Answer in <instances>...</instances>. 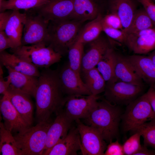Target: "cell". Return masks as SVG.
<instances>
[{
    "mask_svg": "<svg viewBox=\"0 0 155 155\" xmlns=\"http://www.w3.org/2000/svg\"><path fill=\"white\" fill-rule=\"evenodd\" d=\"M26 18L22 46L39 43L46 45L48 28L49 22L46 20L33 8L25 11Z\"/></svg>",
    "mask_w": 155,
    "mask_h": 155,
    "instance_id": "52a82bcc",
    "label": "cell"
},
{
    "mask_svg": "<svg viewBox=\"0 0 155 155\" xmlns=\"http://www.w3.org/2000/svg\"><path fill=\"white\" fill-rule=\"evenodd\" d=\"M73 121L60 110L48 130L46 143L43 153L65 138L71 127Z\"/></svg>",
    "mask_w": 155,
    "mask_h": 155,
    "instance_id": "5bb4252c",
    "label": "cell"
},
{
    "mask_svg": "<svg viewBox=\"0 0 155 155\" xmlns=\"http://www.w3.org/2000/svg\"><path fill=\"white\" fill-rule=\"evenodd\" d=\"M50 0H0V12L5 10H19L25 11L41 6Z\"/></svg>",
    "mask_w": 155,
    "mask_h": 155,
    "instance_id": "f546056e",
    "label": "cell"
},
{
    "mask_svg": "<svg viewBox=\"0 0 155 155\" xmlns=\"http://www.w3.org/2000/svg\"><path fill=\"white\" fill-rule=\"evenodd\" d=\"M107 5L103 0H73V9L70 19L84 22L95 18Z\"/></svg>",
    "mask_w": 155,
    "mask_h": 155,
    "instance_id": "e0dca14e",
    "label": "cell"
},
{
    "mask_svg": "<svg viewBox=\"0 0 155 155\" xmlns=\"http://www.w3.org/2000/svg\"><path fill=\"white\" fill-rule=\"evenodd\" d=\"M116 53L111 47L107 51L98 63L96 67L106 82H111L118 80L115 75Z\"/></svg>",
    "mask_w": 155,
    "mask_h": 155,
    "instance_id": "484cf974",
    "label": "cell"
},
{
    "mask_svg": "<svg viewBox=\"0 0 155 155\" xmlns=\"http://www.w3.org/2000/svg\"><path fill=\"white\" fill-rule=\"evenodd\" d=\"M0 61L2 65L9 67L18 72L38 77L40 75L37 67L13 53L5 51L0 52Z\"/></svg>",
    "mask_w": 155,
    "mask_h": 155,
    "instance_id": "603a6c76",
    "label": "cell"
},
{
    "mask_svg": "<svg viewBox=\"0 0 155 155\" xmlns=\"http://www.w3.org/2000/svg\"><path fill=\"white\" fill-rule=\"evenodd\" d=\"M125 57L144 82L150 86L155 83V64L149 56L135 54Z\"/></svg>",
    "mask_w": 155,
    "mask_h": 155,
    "instance_id": "ffe728a7",
    "label": "cell"
},
{
    "mask_svg": "<svg viewBox=\"0 0 155 155\" xmlns=\"http://www.w3.org/2000/svg\"><path fill=\"white\" fill-rule=\"evenodd\" d=\"M6 93L11 103L27 124L33 121V104L29 94L14 87L11 84Z\"/></svg>",
    "mask_w": 155,
    "mask_h": 155,
    "instance_id": "2e32d148",
    "label": "cell"
},
{
    "mask_svg": "<svg viewBox=\"0 0 155 155\" xmlns=\"http://www.w3.org/2000/svg\"><path fill=\"white\" fill-rule=\"evenodd\" d=\"M137 0H107V5L112 13L120 18L123 31L126 34L136 11Z\"/></svg>",
    "mask_w": 155,
    "mask_h": 155,
    "instance_id": "d6986e66",
    "label": "cell"
},
{
    "mask_svg": "<svg viewBox=\"0 0 155 155\" xmlns=\"http://www.w3.org/2000/svg\"><path fill=\"white\" fill-rule=\"evenodd\" d=\"M11 52L38 68H49L53 64L59 62L62 55L53 49L41 43L31 45L21 46L11 49Z\"/></svg>",
    "mask_w": 155,
    "mask_h": 155,
    "instance_id": "5b68a950",
    "label": "cell"
},
{
    "mask_svg": "<svg viewBox=\"0 0 155 155\" xmlns=\"http://www.w3.org/2000/svg\"><path fill=\"white\" fill-rule=\"evenodd\" d=\"M145 94L153 110L155 113V90L152 86H150Z\"/></svg>",
    "mask_w": 155,
    "mask_h": 155,
    "instance_id": "b9f144b4",
    "label": "cell"
},
{
    "mask_svg": "<svg viewBox=\"0 0 155 155\" xmlns=\"http://www.w3.org/2000/svg\"><path fill=\"white\" fill-rule=\"evenodd\" d=\"M138 133H135L124 143L122 145L125 155H134L141 147L140 137Z\"/></svg>",
    "mask_w": 155,
    "mask_h": 155,
    "instance_id": "836d02e7",
    "label": "cell"
},
{
    "mask_svg": "<svg viewBox=\"0 0 155 155\" xmlns=\"http://www.w3.org/2000/svg\"><path fill=\"white\" fill-rule=\"evenodd\" d=\"M0 109L5 127L11 132H18L30 126L13 105L6 93L0 100Z\"/></svg>",
    "mask_w": 155,
    "mask_h": 155,
    "instance_id": "9a60e30c",
    "label": "cell"
},
{
    "mask_svg": "<svg viewBox=\"0 0 155 155\" xmlns=\"http://www.w3.org/2000/svg\"><path fill=\"white\" fill-rule=\"evenodd\" d=\"M11 81L15 88L34 96L38 82V77L18 72L5 66Z\"/></svg>",
    "mask_w": 155,
    "mask_h": 155,
    "instance_id": "d4e9b609",
    "label": "cell"
},
{
    "mask_svg": "<svg viewBox=\"0 0 155 155\" xmlns=\"http://www.w3.org/2000/svg\"><path fill=\"white\" fill-rule=\"evenodd\" d=\"M12 49L13 46L9 38L5 31H0V52L7 48Z\"/></svg>",
    "mask_w": 155,
    "mask_h": 155,
    "instance_id": "ab89813d",
    "label": "cell"
},
{
    "mask_svg": "<svg viewBox=\"0 0 155 155\" xmlns=\"http://www.w3.org/2000/svg\"><path fill=\"white\" fill-rule=\"evenodd\" d=\"M80 136L77 128L71 127L66 137L42 155H76L81 150Z\"/></svg>",
    "mask_w": 155,
    "mask_h": 155,
    "instance_id": "ac0fdd59",
    "label": "cell"
},
{
    "mask_svg": "<svg viewBox=\"0 0 155 155\" xmlns=\"http://www.w3.org/2000/svg\"><path fill=\"white\" fill-rule=\"evenodd\" d=\"M82 73L83 81L92 94L97 95L104 92L106 82L97 68L94 67Z\"/></svg>",
    "mask_w": 155,
    "mask_h": 155,
    "instance_id": "83f0119b",
    "label": "cell"
},
{
    "mask_svg": "<svg viewBox=\"0 0 155 155\" xmlns=\"http://www.w3.org/2000/svg\"><path fill=\"white\" fill-rule=\"evenodd\" d=\"M83 22L69 19L50 21L46 46L62 56L68 53L76 41Z\"/></svg>",
    "mask_w": 155,
    "mask_h": 155,
    "instance_id": "3957f363",
    "label": "cell"
},
{
    "mask_svg": "<svg viewBox=\"0 0 155 155\" xmlns=\"http://www.w3.org/2000/svg\"><path fill=\"white\" fill-rule=\"evenodd\" d=\"M123 113L119 105L105 99L97 101L86 117V125L97 130L103 139L109 143L119 135V126Z\"/></svg>",
    "mask_w": 155,
    "mask_h": 155,
    "instance_id": "7a4b0ae2",
    "label": "cell"
},
{
    "mask_svg": "<svg viewBox=\"0 0 155 155\" xmlns=\"http://www.w3.org/2000/svg\"><path fill=\"white\" fill-rule=\"evenodd\" d=\"M103 31L109 37L121 43H125L127 34L123 31L107 26L102 24Z\"/></svg>",
    "mask_w": 155,
    "mask_h": 155,
    "instance_id": "e575fe53",
    "label": "cell"
},
{
    "mask_svg": "<svg viewBox=\"0 0 155 155\" xmlns=\"http://www.w3.org/2000/svg\"><path fill=\"white\" fill-rule=\"evenodd\" d=\"M12 11L13 10L0 12V31H4L6 25Z\"/></svg>",
    "mask_w": 155,
    "mask_h": 155,
    "instance_id": "60d3db41",
    "label": "cell"
},
{
    "mask_svg": "<svg viewBox=\"0 0 155 155\" xmlns=\"http://www.w3.org/2000/svg\"><path fill=\"white\" fill-rule=\"evenodd\" d=\"M154 119L155 113L145 93L126 106L121 117L123 130L125 132H127Z\"/></svg>",
    "mask_w": 155,
    "mask_h": 155,
    "instance_id": "8992f818",
    "label": "cell"
},
{
    "mask_svg": "<svg viewBox=\"0 0 155 155\" xmlns=\"http://www.w3.org/2000/svg\"><path fill=\"white\" fill-rule=\"evenodd\" d=\"M81 143V153L83 155H104L107 144L101 134L93 127L75 121Z\"/></svg>",
    "mask_w": 155,
    "mask_h": 155,
    "instance_id": "9c48e42d",
    "label": "cell"
},
{
    "mask_svg": "<svg viewBox=\"0 0 155 155\" xmlns=\"http://www.w3.org/2000/svg\"><path fill=\"white\" fill-rule=\"evenodd\" d=\"M154 1H155V0H154Z\"/></svg>",
    "mask_w": 155,
    "mask_h": 155,
    "instance_id": "7dc6e473",
    "label": "cell"
},
{
    "mask_svg": "<svg viewBox=\"0 0 155 155\" xmlns=\"http://www.w3.org/2000/svg\"><path fill=\"white\" fill-rule=\"evenodd\" d=\"M61 86L63 92L68 96L92 94L81 78L80 74L72 70L68 63L59 72Z\"/></svg>",
    "mask_w": 155,
    "mask_h": 155,
    "instance_id": "7c38bea8",
    "label": "cell"
},
{
    "mask_svg": "<svg viewBox=\"0 0 155 155\" xmlns=\"http://www.w3.org/2000/svg\"><path fill=\"white\" fill-rule=\"evenodd\" d=\"M33 9L49 22L70 19L73 9V0H50Z\"/></svg>",
    "mask_w": 155,
    "mask_h": 155,
    "instance_id": "8fae6325",
    "label": "cell"
},
{
    "mask_svg": "<svg viewBox=\"0 0 155 155\" xmlns=\"http://www.w3.org/2000/svg\"><path fill=\"white\" fill-rule=\"evenodd\" d=\"M102 18L103 17L100 13L95 18L87 23L81 29L77 40L84 44L98 38L103 31Z\"/></svg>",
    "mask_w": 155,
    "mask_h": 155,
    "instance_id": "4316f807",
    "label": "cell"
},
{
    "mask_svg": "<svg viewBox=\"0 0 155 155\" xmlns=\"http://www.w3.org/2000/svg\"><path fill=\"white\" fill-rule=\"evenodd\" d=\"M145 145L141 146L134 155H155V151L148 149Z\"/></svg>",
    "mask_w": 155,
    "mask_h": 155,
    "instance_id": "7bdbcfd3",
    "label": "cell"
},
{
    "mask_svg": "<svg viewBox=\"0 0 155 155\" xmlns=\"http://www.w3.org/2000/svg\"><path fill=\"white\" fill-rule=\"evenodd\" d=\"M26 18V14L19 10H13L4 30L12 43L13 48L22 46V39Z\"/></svg>",
    "mask_w": 155,
    "mask_h": 155,
    "instance_id": "7402d4cb",
    "label": "cell"
},
{
    "mask_svg": "<svg viewBox=\"0 0 155 155\" xmlns=\"http://www.w3.org/2000/svg\"><path fill=\"white\" fill-rule=\"evenodd\" d=\"M99 97L97 95H75L65 99V109L66 116L73 121L87 117Z\"/></svg>",
    "mask_w": 155,
    "mask_h": 155,
    "instance_id": "30bf717a",
    "label": "cell"
},
{
    "mask_svg": "<svg viewBox=\"0 0 155 155\" xmlns=\"http://www.w3.org/2000/svg\"><path fill=\"white\" fill-rule=\"evenodd\" d=\"M155 64V49L148 56Z\"/></svg>",
    "mask_w": 155,
    "mask_h": 155,
    "instance_id": "f6af8a7d",
    "label": "cell"
},
{
    "mask_svg": "<svg viewBox=\"0 0 155 155\" xmlns=\"http://www.w3.org/2000/svg\"><path fill=\"white\" fill-rule=\"evenodd\" d=\"M102 23L107 26L123 31L121 21L116 14L111 13L103 17Z\"/></svg>",
    "mask_w": 155,
    "mask_h": 155,
    "instance_id": "d590c367",
    "label": "cell"
},
{
    "mask_svg": "<svg viewBox=\"0 0 155 155\" xmlns=\"http://www.w3.org/2000/svg\"><path fill=\"white\" fill-rule=\"evenodd\" d=\"M59 72L49 68L44 69L38 77L34 97L36 100L38 122L47 120L53 113H58L64 105Z\"/></svg>",
    "mask_w": 155,
    "mask_h": 155,
    "instance_id": "6da1fadb",
    "label": "cell"
},
{
    "mask_svg": "<svg viewBox=\"0 0 155 155\" xmlns=\"http://www.w3.org/2000/svg\"><path fill=\"white\" fill-rule=\"evenodd\" d=\"M115 75L117 80L142 86L143 81L125 56L116 53Z\"/></svg>",
    "mask_w": 155,
    "mask_h": 155,
    "instance_id": "44dd1931",
    "label": "cell"
},
{
    "mask_svg": "<svg viewBox=\"0 0 155 155\" xmlns=\"http://www.w3.org/2000/svg\"><path fill=\"white\" fill-rule=\"evenodd\" d=\"M143 8L155 26V3L152 0H137Z\"/></svg>",
    "mask_w": 155,
    "mask_h": 155,
    "instance_id": "74e56055",
    "label": "cell"
},
{
    "mask_svg": "<svg viewBox=\"0 0 155 155\" xmlns=\"http://www.w3.org/2000/svg\"><path fill=\"white\" fill-rule=\"evenodd\" d=\"M125 44L130 50L136 55L146 54L155 49L154 40L148 34H127Z\"/></svg>",
    "mask_w": 155,
    "mask_h": 155,
    "instance_id": "cb8c5ba5",
    "label": "cell"
},
{
    "mask_svg": "<svg viewBox=\"0 0 155 155\" xmlns=\"http://www.w3.org/2000/svg\"><path fill=\"white\" fill-rule=\"evenodd\" d=\"M130 131L132 134H140L143 138L144 145L155 149V119L145 122Z\"/></svg>",
    "mask_w": 155,
    "mask_h": 155,
    "instance_id": "1f68e13d",
    "label": "cell"
},
{
    "mask_svg": "<svg viewBox=\"0 0 155 155\" xmlns=\"http://www.w3.org/2000/svg\"><path fill=\"white\" fill-rule=\"evenodd\" d=\"M154 25L144 8L136 10L127 34L154 28Z\"/></svg>",
    "mask_w": 155,
    "mask_h": 155,
    "instance_id": "4dcf8cb0",
    "label": "cell"
},
{
    "mask_svg": "<svg viewBox=\"0 0 155 155\" xmlns=\"http://www.w3.org/2000/svg\"><path fill=\"white\" fill-rule=\"evenodd\" d=\"M53 122L50 119L30 126L14 136L22 155H42L48 130Z\"/></svg>",
    "mask_w": 155,
    "mask_h": 155,
    "instance_id": "277c9868",
    "label": "cell"
},
{
    "mask_svg": "<svg viewBox=\"0 0 155 155\" xmlns=\"http://www.w3.org/2000/svg\"><path fill=\"white\" fill-rule=\"evenodd\" d=\"M152 86L154 89V90H155V83L154 84H153L152 86Z\"/></svg>",
    "mask_w": 155,
    "mask_h": 155,
    "instance_id": "bcb514c9",
    "label": "cell"
},
{
    "mask_svg": "<svg viewBox=\"0 0 155 155\" xmlns=\"http://www.w3.org/2000/svg\"><path fill=\"white\" fill-rule=\"evenodd\" d=\"M135 34L139 35H150L153 38L155 42V28H154L146 29L135 33Z\"/></svg>",
    "mask_w": 155,
    "mask_h": 155,
    "instance_id": "ee69618b",
    "label": "cell"
},
{
    "mask_svg": "<svg viewBox=\"0 0 155 155\" xmlns=\"http://www.w3.org/2000/svg\"><path fill=\"white\" fill-rule=\"evenodd\" d=\"M89 43L88 49L82 57L81 68L82 73L95 67L108 49L112 47L109 40L100 35Z\"/></svg>",
    "mask_w": 155,
    "mask_h": 155,
    "instance_id": "4fadbf2b",
    "label": "cell"
},
{
    "mask_svg": "<svg viewBox=\"0 0 155 155\" xmlns=\"http://www.w3.org/2000/svg\"><path fill=\"white\" fill-rule=\"evenodd\" d=\"M0 153L2 155H22V152L11 132L0 123Z\"/></svg>",
    "mask_w": 155,
    "mask_h": 155,
    "instance_id": "f1b7e54d",
    "label": "cell"
},
{
    "mask_svg": "<svg viewBox=\"0 0 155 155\" xmlns=\"http://www.w3.org/2000/svg\"><path fill=\"white\" fill-rule=\"evenodd\" d=\"M144 87L119 80L106 82L105 99L114 104L127 106L143 94Z\"/></svg>",
    "mask_w": 155,
    "mask_h": 155,
    "instance_id": "ba28073f",
    "label": "cell"
},
{
    "mask_svg": "<svg viewBox=\"0 0 155 155\" xmlns=\"http://www.w3.org/2000/svg\"><path fill=\"white\" fill-rule=\"evenodd\" d=\"M3 72L2 67L0 65V93L3 95L5 94L11 84V81L8 75L5 78L3 76Z\"/></svg>",
    "mask_w": 155,
    "mask_h": 155,
    "instance_id": "f35d334b",
    "label": "cell"
},
{
    "mask_svg": "<svg viewBox=\"0 0 155 155\" xmlns=\"http://www.w3.org/2000/svg\"><path fill=\"white\" fill-rule=\"evenodd\" d=\"M84 44L77 40L69 49L68 54L70 67L80 74L82 61L83 55Z\"/></svg>",
    "mask_w": 155,
    "mask_h": 155,
    "instance_id": "d6a6232c",
    "label": "cell"
},
{
    "mask_svg": "<svg viewBox=\"0 0 155 155\" xmlns=\"http://www.w3.org/2000/svg\"><path fill=\"white\" fill-rule=\"evenodd\" d=\"M122 145L119 142L118 140L115 142H111L107 146L104 155H123Z\"/></svg>",
    "mask_w": 155,
    "mask_h": 155,
    "instance_id": "8d00e7d4",
    "label": "cell"
}]
</instances>
